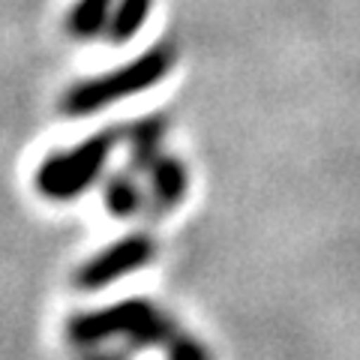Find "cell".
Masks as SVG:
<instances>
[{
	"instance_id": "cell-1",
	"label": "cell",
	"mask_w": 360,
	"mask_h": 360,
	"mask_svg": "<svg viewBox=\"0 0 360 360\" xmlns=\"http://www.w3.org/2000/svg\"><path fill=\"white\" fill-rule=\"evenodd\" d=\"M177 333H180L177 324L148 300H123V303H115V307L75 315L66 324L70 342L87 345V348L96 342L115 340V336H123L127 348L135 352V348L168 345Z\"/></svg>"
},
{
	"instance_id": "cell-2",
	"label": "cell",
	"mask_w": 360,
	"mask_h": 360,
	"mask_svg": "<svg viewBox=\"0 0 360 360\" xmlns=\"http://www.w3.org/2000/svg\"><path fill=\"white\" fill-rule=\"evenodd\" d=\"M172 66H174V49L168 42H160V45H153L148 54L117 66V70H111L108 75L87 78V82H78L75 87H70L60 103V111L63 115H72V117L103 111L108 105L120 103V99H129L135 94H141V90L156 87L172 72Z\"/></svg>"
},
{
	"instance_id": "cell-3",
	"label": "cell",
	"mask_w": 360,
	"mask_h": 360,
	"mask_svg": "<svg viewBox=\"0 0 360 360\" xmlns=\"http://www.w3.org/2000/svg\"><path fill=\"white\" fill-rule=\"evenodd\" d=\"M115 144H117V129H105L99 135L84 139L72 150H58L45 156L37 172V189L45 198H54V201L78 198L103 174Z\"/></svg>"
},
{
	"instance_id": "cell-4",
	"label": "cell",
	"mask_w": 360,
	"mask_h": 360,
	"mask_svg": "<svg viewBox=\"0 0 360 360\" xmlns=\"http://www.w3.org/2000/svg\"><path fill=\"white\" fill-rule=\"evenodd\" d=\"M153 252H156V243L148 234H129V238L105 246L99 255L87 258V262L75 270V285L82 291L105 288L108 283H115V279L141 270L153 258Z\"/></svg>"
},
{
	"instance_id": "cell-5",
	"label": "cell",
	"mask_w": 360,
	"mask_h": 360,
	"mask_svg": "<svg viewBox=\"0 0 360 360\" xmlns=\"http://www.w3.org/2000/svg\"><path fill=\"white\" fill-rule=\"evenodd\" d=\"M150 195H153V207L156 210H172L184 201L186 189H189V174L180 160L174 156H160L150 165Z\"/></svg>"
},
{
	"instance_id": "cell-6",
	"label": "cell",
	"mask_w": 360,
	"mask_h": 360,
	"mask_svg": "<svg viewBox=\"0 0 360 360\" xmlns=\"http://www.w3.org/2000/svg\"><path fill=\"white\" fill-rule=\"evenodd\" d=\"M162 132H165V123L160 117H144L127 129V135H129V172H135V174L150 172V165L162 156L160 153Z\"/></svg>"
},
{
	"instance_id": "cell-7",
	"label": "cell",
	"mask_w": 360,
	"mask_h": 360,
	"mask_svg": "<svg viewBox=\"0 0 360 360\" xmlns=\"http://www.w3.org/2000/svg\"><path fill=\"white\" fill-rule=\"evenodd\" d=\"M117 0H78L66 15V30L78 39H90L96 37L99 30L108 27L111 13H115Z\"/></svg>"
},
{
	"instance_id": "cell-8",
	"label": "cell",
	"mask_w": 360,
	"mask_h": 360,
	"mask_svg": "<svg viewBox=\"0 0 360 360\" xmlns=\"http://www.w3.org/2000/svg\"><path fill=\"white\" fill-rule=\"evenodd\" d=\"M150 6H153V0H117L111 21H108V39L129 42L141 30L144 21H148Z\"/></svg>"
},
{
	"instance_id": "cell-9",
	"label": "cell",
	"mask_w": 360,
	"mask_h": 360,
	"mask_svg": "<svg viewBox=\"0 0 360 360\" xmlns=\"http://www.w3.org/2000/svg\"><path fill=\"white\" fill-rule=\"evenodd\" d=\"M105 207L115 213L117 219L129 217V213H135L141 207V189L135 186V180L129 174H117L108 180L105 186Z\"/></svg>"
},
{
	"instance_id": "cell-10",
	"label": "cell",
	"mask_w": 360,
	"mask_h": 360,
	"mask_svg": "<svg viewBox=\"0 0 360 360\" xmlns=\"http://www.w3.org/2000/svg\"><path fill=\"white\" fill-rule=\"evenodd\" d=\"M165 348H168V360H210L207 348L186 333H177Z\"/></svg>"
},
{
	"instance_id": "cell-11",
	"label": "cell",
	"mask_w": 360,
	"mask_h": 360,
	"mask_svg": "<svg viewBox=\"0 0 360 360\" xmlns=\"http://www.w3.org/2000/svg\"><path fill=\"white\" fill-rule=\"evenodd\" d=\"M132 348H123V352H99V354H87L84 360H129Z\"/></svg>"
}]
</instances>
